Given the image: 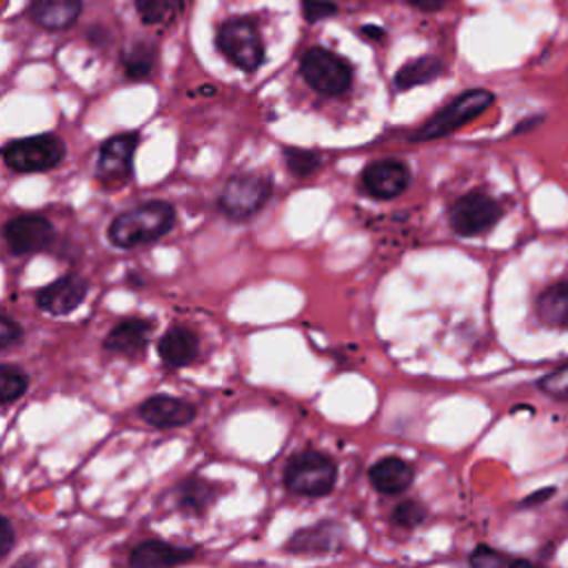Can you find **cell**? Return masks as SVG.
Returning a JSON list of instances; mask_svg holds the SVG:
<instances>
[{
  "instance_id": "e0dca14e",
  "label": "cell",
  "mask_w": 568,
  "mask_h": 568,
  "mask_svg": "<svg viewBox=\"0 0 568 568\" xmlns=\"http://www.w3.org/2000/svg\"><path fill=\"white\" fill-rule=\"evenodd\" d=\"M368 477L382 495H399L413 481V466L402 457H384L368 470Z\"/></svg>"
},
{
  "instance_id": "ffe728a7",
  "label": "cell",
  "mask_w": 568,
  "mask_h": 568,
  "mask_svg": "<svg viewBox=\"0 0 568 568\" xmlns=\"http://www.w3.org/2000/svg\"><path fill=\"white\" fill-rule=\"evenodd\" d=\"M537 315L548 326H568V282H557L541 291Z\"/></svg>"
},
{
  "instance_id": "f1b7e54d",
  "label": "cell",
  "mask_w": 568,
  "mask_h": 568,
  "mask_svg": "<svg viewBox=\"0 0 568 568\" xmlns=\"http://www.w3.org/2000/svg\"><path fill=\"white\" fill-rule=\"evenodd\" d=\"M393 519L399 524V526H415L424 519V508L417 504V501H402L395 510H393Z\"/></svg>"
},
{
  "instance_id": "484cf974",
  "label": "cell",
  "mask_w": 568,
  "mask_h": 568,
  "mask_svg": "<svg viewBox=\"0 0 568 568\" xmlns=\"http://www.w3.org/2000/svg\"><path fill=\"white\" fill-rule=\"evenodd\" d=\"M175 0H135V9L146 24L162 22L173 11Z\"/></svg>"
},
{
  "instance_id": "ba28073f",
  "label": "cell",
  "mask_w": 568,
  "mask_h": 568,
  "mask_svg": "<svg viewBox=\"0 0 568 568\" xmlns=\"http://www.w3.org/2000/svg\"><path fill=\"white\" fill-rule=\"evenodd\" d=\"M501 220V206L484 191L464 193L450 206V226L457 235H481Z\"/></svg>"
},
{
  "instance_id": "4316f807",
  "label": "cell",
  "mask_w": 568,
  "mask_h": 568,
  "mask_svg": "<svg viewBox=\"0 0 568 568\" xmlns=\"http://www.w3.org/2000/svg\"><path fill=\"white\" fill-rule=\"evenodd\" d=\"M539 388L557 399H568V364L555 368L546 377L539 379Z\"/></svg>"
},
{
  "instance_id": "83f0119b",
  "label": "cell",
  "mask_w": 568,
  "mask_h": 568,
  "mask_svg": "<svg viewBox=\"0 0 568 568\" xmlns=\"http://www.w3.org/2000/svg\"><path fill=\"white\" fill-rule=\"evenodd\" d=\"M470 564L473 566H481V568H493V566H504V564H521V559H513V557H506L493 548H486V546H479L473 555H470Z\"/></svg>"
},
{
  "instance_id": "5bb4252c",
  "label": "cell",
  "mask_w": 568,
  "mask_h": 568,
  "mask_svg": "<svg viewBox=\"0 0 568 568\" xmlns=\"http://www.w3.org/2000/svg\"><path fill=\"white\" fill-rule=\"evenodd\" d=\"M342 526L333 524V521H322L317 526L311 528H302L300 532H295L288 544H286V552H295V555H328L335 552L342 546Z\"/></svg>"
},
{
  "instance_id": "30bf717a",
  "label": "cell",
  "mask_w": 568,
  "mask_h": 568,
  "mask_svg": "<svg viewBox=\"0 0 568 568\" xmlns=\"http://www.w3.org/2000/svg\"><path fill=\"white\" fill-rule=\"evenodd\" d=\"M138 146L135 133H120L109 138L98 155V178L106 186L124 184L131 178L133 153Z\"/></svg>"
},
{
  "instance_id": "3957f363",
  "label": "cell",
  "mask_w": 568,
  "mask_h": 568,
  "mask_svg": "<svg viewBox=\"0 0 568 568\" xmlns=\"http://www.w3.org/2000/svg\"><path fill=\"white\" fill-rule=\"evenodd\" d=\"M493 104V93L486 89H473L462 93L459 98H455L453 102H448L442 111H437L430 120H426L413 135L410 140H435V138H444L457 129H462L464 124H468L470 120H475L477 115H481L488 106Z\"/></svg>"
},
{
  "instance_id": "d6a6232c",
  "label": "cell",
  "mask_w": 568,
  "mask_h": 568,
  "mask_svg": "<svg viewBox=\"0 0 568 568\" xmlns=\"http://www.w3.org/2000/svg\"><path fill=\"white\" fill-rule=\"evenodd\" d=\"M406 2H410L413 7L424 9V11H433V9H439L444 4V0H406Z\"/></svg>"
},
{
  "instance_id": "2e32d148",
  "label": "cell",
  "mask_w": 568,
  "mask_h": 568,
  "mask_svg": "<svg viewBox=\"0 0 568 568\" xmlns=\"http://www.w3.org/2000/svg\"><path fill=\"white\" fill-rule=\"evenodd\" d=\"M193 548H180L166 541L149 539L135 546V550L129 557V564L135 568H151V566H178L189 559H193Z\"/></svg>"
},
{
  "instance_id": "8992f818",
  "label": "cell",
  "mask_w": 568,
  "mask_h": 568,
  "mask_svg": "<svg viewBox=\"0 0 568 568\" xmlns=\"http://www.w3.org/2000/svg\"><path fill=\"white\" fill-rule=\"evenodd\" d=\"M304 80L324 95H339L351 87L353 71L351 64L333 51L313 47L302 55Z\"/></svg>"
},
{
  "instance_id": "277c9868",
  "label": "cell",
  "mask_w": 568,
  "mask_h": 568,
  "mask_svg": "<svg viewBox=\"0 0 568 568\" xmlns=\"http://www.w3.org/2000/svg\"><path fill=\"white\" fill-rule=\"evenodd\" d=\"M0 155L7 166L18 173H33V171H49L58 166L64 158V144L53 133L29 135L7 142L0 149Z\"/></svg>"
},
{
  "instance_id": "836d02e7",
  "label": "cell",
  "mask_w": 568,
  "mask_h": 568,
  "mask_svg": "<svg viewBox=\"0 0 568 568\" xmlns=\"http://www.w3.org/2000/svg\"><path fill=\"white\" fill-rule=\"evenodd\" d=\"M548 495H552V488H546V490H537V493H532L528 499H524V504H526V506H530V504L544 501V499H548Z\"/></svg>"
},
{
  "instance_id": "5b68a950",
  "label": "cell",
  "mask_w": 568,
  "mask_h": 568,
  "mask_svg": "<svg viewBox=\"0 0 568 568\" xmlns=\"http://www.w3.org/2000/svg\"><path fill=\"white\" fill-rule=\"evenodd\" d=\"M271 182L257 173L233 175L220 195V211L231 220H248L264 209L271 197Z\"/></svg>"
},
{
  "instance_id": "d4e9b609",
  "label": "cell",
  "mask_w": 568,
  "mask_h": 568,
  "mask_svg": "<svg viewBox=\"0 0 568 568\" xmlns=\"http://www.w3.org/2000/svg\"><path fill=\"white\" fill-rule=\"evenodd\" d=\"M286 166L295 178H308L311 173L317 171L320 166V158L311 151H302V149H286Z\"/></svg>"
},
{
  "instance_id": "52a82bcc",
  "label": "cell",
  "mask_w": 568,
  "mask_h": 568,
  "mask_svg": "<svg viewBox=\"0 0 568 568\" xmlns=\"http://www.w3.org/2000/svg\"><path fill=\"white\" fill-rule=\"evenodd\" d=\"M217 49L242 71H255L264 60L260 31L248 20H229L217 29Z\"/></svg>"
},
{
  "instance_id": "7402d4cb",
  "label": "cell",
  "mask_w": 568,
  "mask_h": 568,
  "mask_svg": "<svg viewBox=\"0 0 568 568\" xmlns=\"http://www.w3.org/2000/svg\"><path fill=\"white\" fill-rule=\"evenodd\" d=\"M442 73V62L433 55H424L417 60L406 62L397 73H395V87L406 91L410 87L417 84H426L430 80H435Z\"/></svg>"
},
{
  "instance_id": "ac0fdd59",
  "label": "cell",
  "mask_w": 568,
  "mask_h": 568,
  "mask_svg": "<svg viewBox=\"0 0 568 568\" xmlns=\"http://www.w3.org/2000/svg\"><path fill=\"white\" fill-rule=\"evenodd\" d=\"M197 351H200L197 335L184 326L169 328L158 342V353L169 366L191 364L197 357Z\"/></svg>"
},
{
  "instance_id": "7c38bea8",
  "label": "cell",
  "mask_w": 568,
  "mask_h": 568,
  "mask_svg": "<svg viewBox=\"0 0 568 568\" xmlns=\"http://www.w3.org/2000/svg\"><path fill=\"white\" fill-rule=\"evenodd\" d=\"M87 291H89L87 282L82 277L69 273V275L53 280L47 286H42L36 293V304L51 315H67L82 304Z\"/></svg>"
},
{
  "instance_id": "8fae6325",
  "label": "cell",
  "mask_w": 568,
  "mask_h": 568,
  "mask_svg": "<svg viewBox=\"0 0 568 568\" xmlns=\"http://www.w3.org/2000/svg\"><path fill=\"white\" fill-rule=\"evenodd\" d=\"M410 182V171L402 160L388 158V160H377L371 162L362 171V186L368 195L390 200L397 197L399 193L406 191Z\"/></svg>"
},
{
  "instance_id": "9c48e42d",
  "label": "cell",
  "mask_w": 568,
  "mask_h": 568,
  "mask_svg": "<svg viewBox=\"0 0 568 568\" xmlns=\"http://www.w3.org/2000/svg\"><path fill=\"white\" fill-rule=\"evenodd\" d=\"M53 224L42 215H16L2 226V237L18 255L44 251L53 242Z\"/></svg>"
},
{
  "instance_id": "6da1fadb",
  "label": "cell",
  "mask_w": 568,
  "mask_h": 568,
  "mask_svg": "<svg viewBox=\"0 0 568 568\" xmlns=\"http://www.w3.org/2000/svg\"><path fill=\"white\" fill-rule=\"evenodd\" d=\"M175 224V211L169 202L153 200L120 213L109 226L111 244L120 248H135L151 244L166 235Z\"/></svg>"
},
{
  "instance_id": "1f68e13d",
  "label": "cell",
  "mask_w": 568,
  "mask_h": 568,
  "mask_svg": "<svg viewBox=\"0 0 568 568\" xmlns=\"http://www.w3.org/2000/svg\"><path fill=\"white\" fill-rule=\"evenodd\" d=\"M13 541H16L13 526L9 524V519H4V517L0 515V559L9 555V550L13 548Z\"/></svg>"
},
{
  "instance_id": "f546056e",
  "label": "cell",
  "mask_w": 568,
  "mask_h": 568,
  "mask_svg": "<svg viewBox=\"0 0 568 568\" xmlns=\"http://www.w3.org/2000/svg\"><path fill=\"white\" fill-rule=\"evenodd\" d=\"M333 13H335V4L328 0H304V16L311 22H317Z\"/></svg>"
},
{
  "instance_id": "4fadbf2b",
  "label": "cell",
  "mask_w": 568,
  "mask_h": 568,
  "mask_svg": "<svg viewBox=\"0 0 568 568\" xmlns=\"http://www.w3.org/2000/svg\"><path fill=\"white\" fill-rule=\"evenodd\" d=\"M140 417L155 428H175L193 422L195 406L171 395H153L140 404Z\"/></svg>"
},
{
  "instance_id": "d6986e66",
  "label": "cell",
  "mask_w": 568,
  "mask_h": 568,
  "mask_svg": "<svg viewBox=\"0 0 568 568\" xmlns=\"http://www.w3.org/2000/svg\"><path fill=\"white\" fill-rule=\"evenodd\" d=\"M82 11V0H33L31 18L51 31L69 29Z\"/></svg>"
},
{
  "instance_id": "44dd1931",
  "label": "cell",
  "mask_w": 568,
  "mask_h": 568,
  "mask_svg": "<svg viewBox=\"0 0 568 568\" xmlns=\"http://www.w3.org/2000/svg\"><path fill=\"white\" fill-rule=\"evenodd\" d=\"M213 501H215V488L200 477H189L178 488V504L184 513L202 515Z\"/></svg>"
},
{
  "instance_id": "603a6c76",
  "label": "cell",
  "mask_w": 568,
  "mask_h": 568,
  "mask_svg": "<svg viewBox=\"0 0 568 568\" xmlns=\"http://www.w3.org/2000/svg\"><path fill=\"white\" fill-rule=\"evenodd\" d=\"M155 64V47L149 42H131L122 49L124 73L133 80L146 78Z\"/></svg>"
},
{
  "instance_id": "d590c367",
  "label": "cell",
  "mask_w": 568,
  "mask_h": 568,
  "mask_svg": "<svg viewBox=\"0 0 568 568\" xmlns=\"http://www.w3.org/2000/svg\"><path fill=\"white\" fill-rule=\"evenodd\" d=\"M566 513H568V504H566Z\"/></svg>"
},
{
  "instance_id": "4dcf8cb0",
  "label": "cell",
  "mask_w": 568,
  "mask_h": 568,
  "mask_svg": "<svg viewBox=\"0 0 568 568\" xmlns=\"http://www.w3.org/2000/svg\"><path fill=\"white\" fill-rule=\"evenodd\" d=\"M20 337H22L20 324L7 315H0V348L16 344Z\"/></svg>"
},
{
  "instance_id": "e575fe53",
  "label": "cell",
  "mask_w": 568,
  "mask_h": 568,
  "mask_svg": "<svg viewBox=\"0 0 568 568\" xmlns=\"http://www.w3.org/2000/svg\"><path fill=\"white\" fill-rule=\"evenodd\" d=\"M362 33H364V36H368V38H382V36H384V29L368 24V27H364V29H362Z\"/></svg>"
},
{
  "instance_id": "cb8c5ba5",
  "label": "cell",
  "mask_w": 568,
  "mask_h": 568,
  "mask_svg": "<svg viewBox=\"0 0 568 568\" xmlns=\"http://www.w3.org/2000/svg\"><path fill=\"white\" fill-rule=\"evenodd\" d=\"M29 375L16 364H0V404H11L24 395Z\"/></svg>"
},
{
  "instance_id": "7a4b0ae2",
  "label": "cell",
  "mask_w": 568,
  "mask_h": 568,
  "mask_svg": "<svg viewBox=\"0 0 568 568\" xmlns=\"http://www.w3.org/2000/svg\"><path fill=\"white\" fill-rule=\"evenodd\" d=\"M337 479V466L317 450H304L291 457L284 470V484L291 493L304 497L328 495Z\"/></svg>"
},
{
  "instance_id": "9a60e30c",
  "label": "cell",
  "mask_w": 568,
  "mask_h": 568,
  "mask_svg": "<svg viewBox=\"0 0 568 568\" xmlns=\"http://www.w3.org/2000/svg\"><path fill=\"white\" fill-rule=\"evenodd\" d=\"M151 328L153 324L146 320H140V317L124 320L111 328V333L104 339V348L111 353H122L126 357H138L146 351Z\"/></svg>"
}]
</instances>
